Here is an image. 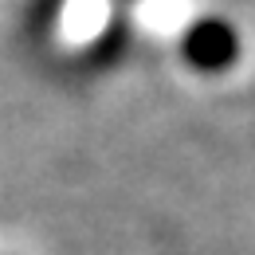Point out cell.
<instances>
[{"mask_svg":"<svg viewBox=\"0 0 255 255\" xmlns=\"http://www.w3.org/2000/svg\"><path fill=\"white\" fill-rule=\"evenodd\" d=\"M181 59L200 71V75H224L228 67L240 59V32L220 20V16H204L185 28L181 35Z\"/></svg>","mask_w":255,"mask_h":255,"instance_id":"6da1fadb","label":"cell"}]
</instances>
